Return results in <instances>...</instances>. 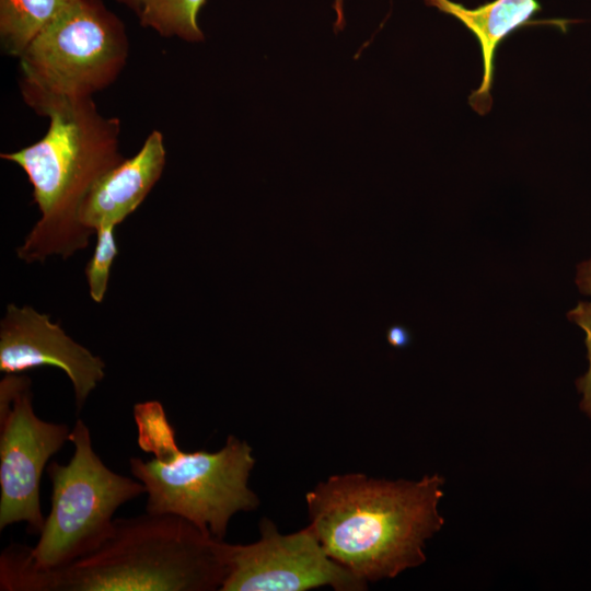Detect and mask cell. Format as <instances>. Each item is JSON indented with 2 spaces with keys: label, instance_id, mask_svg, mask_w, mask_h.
<instances>
[{
  "label": "cell",
  "instance_id": "cell-2",
  "mask_svg": "<svg viewBox=\"0 0 591 591\" xmlns=\"http://www.w3.org/2000/svg\"><path fill=\"white\" fill-rule=\"evenodd\" d=\"M222 541L170 513L114 520L95 552L51 571H36L11 556L0 560L2 591H212L228 568Z\"/></svg>",
  "mask_w": 591,
  "mask_h": 591
},
{
  "label": "cell",
  "instance_id": "cell-13",
  "mask_svg": "<svg viewBox=\"0 0 591 591\" xmlns=\"http://www.w3.org/2000/svg\"><path fill=\"white\" fill-rule=\"evenodd\" d=\"M127 8L142 27L164 38L199 43L205 35L199 12L207 0H115Z\"/></svg>",
  "mask_w": 591,
  "mask_h": 591
},
{
  "label": "cell",
  "instance_id": "cell-14",
  "mask_svg": "<svg viewBox=\"0 0 591 591\" xmlns=\"http://www.w3.org/2000/svg\"><path fill=\"white\" fill-rule=\"evenodd\" d=\"M115 227L104 224L96 229V245L84 274L93 301L101 303L107 290L111 267L118 254L114 237Z\"/></svg>",
  "mask_w": 591,
  "mask_h": 591
},
{
  "label": "cell",
  "instance_id": "cell-18",
  "mask_svg": "<svg viewBox=\"0 0 591 591\" xmlns=\"http://www.w3.org/2000/svg\"><path fill=\"white\" fill-rule=\"evenodd\" d=\"M334 9L337 14V21L336 24L339 25L344 22V10H343V0H335L334 1Z\"/></svg>",
  "mask_w": 591,
  "mask_h": 591
},
{
  "label": "cell",
  "instance_id": "cell-11",
  "mask_svg": "<svg viewBox=\"0 0 591 591\" xmlns=\"http://www.w3.org/2000/svg\"><path fill=\"white\" fill-rule=\"evenodd\" d=\"M427 5L459 20L477 39L483 62L478 89L468 97L470 105L480 115L491 108L495 56L500 44L515 30L531 23L541 11L537 0H494L468 9L451 0H425Z\"/></svg>",
  "mask_w": 591,
  "mask_h": 591
},
{
  "label": "cell",
  "instance_id": "cell-1",
  "mask_svg": "<svg viewBox=\"0 0 591 591\" xmlns=\"http://www.w3.org/2000/svg\"><path fill=\"white\" fill-rule=\"evenodd\" d=\"M444 478L332 475L305 496L310 526L325 552L360 579L378 581L426 561L424 546L444 524Z\"/></svg>",
  "mask_w": 591,
  "mask_h": 591
},
{
  "label": "cell",
  "instance_id": "cell-7",
  "mask_svg": "<svg viewBox=\"0 0 591 591\" xmlns=\"http://www.w3.org/2000/svg\"><path fill=\"white\" fill-rule=\"evenodd\" d=\"M70 432L65 424L36 416L28 376L5 374L0 382V531L25 522L30 534H40L42 474Z\"/></svg>",
  "mask_w": 591,
  "mask_h": 591
},
{
  "label": "cell",
  "instance_id": "cell-15",
  "mask_svg": "<svg viewBox=\"0 0 591 591\" xmlns=\"http://www.w3.org/2000/svg\"><path fill=\"white\" fill-rule=\"evenodd\" d=\"M570 322L577 324L586 334L589 369L576 382L578 391L582 394L581 409L591 417V301H580L567 314Z\"/></svg>",
  "mask_w": 591,
  "mask_h": 591
},
{
  "label": "cell",
  "instance_id": "cell-16",
  "mask_svg": "<svg viewBox=\"0 0 591 591\" xmlns=\"http://www.w3.org/2000/svg\"><path fill=\"white\" fill-rule=\"evenodd\" d=\"M576 283L580 292L591 296V257L578 265Z\"/></svg>",
  "mask_w": 591,
  "mask_h": 591
},
{
  "label": "cell",
  "instance_id": "cell-10",
  "mask_svg": "<svg viewBox=\"0 0 591 591\" xmlns=\"http://www.w3.org/2000/svg\"><path fill=\"white\" fill-rule=\"evenodd\" d=\"M166 162L164 136L152 130L138 152L105 173L85 197L80 220L95 232L131 215L160 179Z\"/></svg>",
  "mask_w": 591,
  "mask_h": 591
},
{
  "label": "cell",
  "instance_id": "cell-9",
  "mask_svg": "<svg viewBox=\"0 0 591 591\" xmlns=\"http://www.w3.org/2000/svg\"><path fill=\"white\" fill-rule=\"evenodd\" d=\"M40 367L67 374L78 412L105 375L102 358L69 337L48 314L9 304L0 324V371L21 373Z\"/></svg>",
  "mask_w": 591,
  "mask_h": 591
},
{
  "label": "cell",
  "instance_id": "cell-17",
  "mask_svg": "<svg viewBox=\"0 0 591 591\" xmlns=\"http://www.w3.org/2000/svg\"><path fill=\"white\" fill-rule=\"evenodd\" d=\"M389 340L396 347H403L408 341V334L402 327H393L389 332Z\"/></svg>",
  "mask_w": 591,
  "mask_h": 591
},
{
  "label": "cell",
  "instance_id": "cell-12",
  "mask_svg": "<svg viewBox=\"0 0 591 591\" xmlns=\"http://www.w3.org/2000/svg\"><path fill=\"white\" fill-rule=\"evenodd\" d=\"M73 0H0L2 51L19 58Z\"/></svg>",
  "mask_w": 591,
  "mask_h": 591
},
{
  "label": "cell",
  "instance_id": "cell-6",
  "mask_svg": "<svg viewBox=\"0 0 591 591\" xmlns=\"http://www.w3.org/2000/svg\"><path fill=\"white\" fill-rule=\"evenodd\" d=\"M129 49L123 20L103 0H73L18 58L22 99L32 108L93 97L118 79Z\"/></svg>",
  "mask_w": 591,
  "mask_h": 591
},
{
  "label": "cell",
  "instance_id": "cell-5",
  "mask_svg": "<svg viewBox=\"0 0 591 591\" xmlns=\"http://www.w3.org/2000/svg\"><path fill=\"white\" fill-rule=\"evenodd\" d=\"M69 441L73 454L68 464L51 462V508L35 546L11 544L4 551L36 571L61 569L95 552L114 531L113 515L146 488L108 468L92 447L88 426L78 419Z\"/></svg>",
  "mask_w": 591,
  "mask_h": 591
},
{
  "label": "cell",
  "instance_id": "cell-8",
  "mask_svg": "<svg viewBox=\"0 0 591 591\" xmlns=\"http://www.w3.org/2000/svg\"><path fill=\"white\" fill-rule=\"evenodd\" d=\"M259 532V540L246 545L222 541L228 573L220 591H304L324 586L336 591L367 589V581L328 556L310 525L285 535L263 518Z\"/></svg>",
  "mask_w": 591,
  "mask_h": 591
},
{
  "label": "cell",
  "instance_id": "cell-4",
  "mask_svg": "<svg viewBox=\"0 0 591 591\" xmlns=\"http://www.w3.org/2000/svg\"><path fill=\"white\" fill-rule=\"evenodd\" d=\"M134 418L138 445L154 455L149 461L129 460L132 475L146 488L147 512L179 515L223 541L236 512L259 506L247 485L255 459L246 441L229 436L217 452H185L160 402L136 404Z\"/></svg>",
  "mask_w": 591,
  "mask_h": 591
},
{
  "label": "cell",
  "instance_id": "cell-3",
  "mask_svg": "<svg viewBox=\"0 0 591 591\" xmlns=\"http://www.w3.org/2000/svg\"><path fill=\"white\" fill-rule=\"evenodd\" d=\"M32 109L49 120L44 137L0 154L25 172L40 213L16 250L25 263L67 258L88 246L93 231L80 220L81 206L95 183L125 160L119 118L101 114L93 97L48 100Z\"/></svg>",
  "mask_w": 591,
  "mask_h": 591
}]
</instances>
